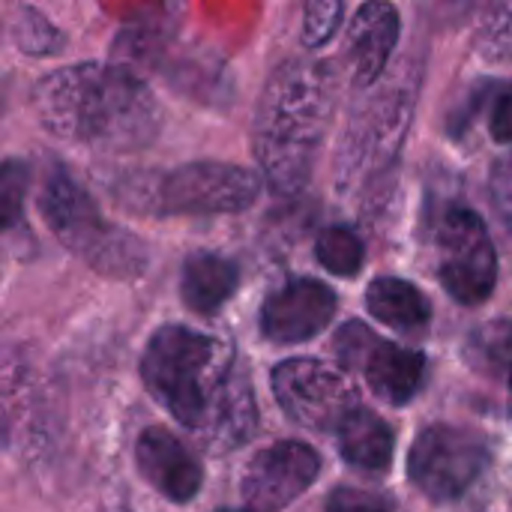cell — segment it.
<instances>
[{
	"mask_svg": "<svg viewBox=\"0 0 512 512\" xmlns=\"http://www.w3.org/2000/svg\"><path fill=\"white\" fill-rule=\"evenodd\" d=\"M321 459L300 441H279L258 453L243 477V498L255 512H279L297 501L318 477Z\"/></svg>",
	"mask_w": 512,
	"mask_h": 512,
	"instance_id": "obj_9",
	"label": "cell"
},
{
	"mask_svg": "<svg viewBox=\"0 0 512 512\" xmlns=\"http://www.w3.org/2000/svg\"><path fill=\"white\" fill-rule=\"evenodd\" d=\"M15 36H18V45L21 51H30V54H45V51H54V45L60 42V36L54 33V27L48 21H42L36 12H21V24L15 27Z\"/></svg>",
	"mask_w": 512,
	"mask_h": 512,
	"instance_id": "obj_21",
	"label": "cell"
},
{
	"mask_svg": "<svg viewBox=\"0 0 512 512\" xmlns=\"http://www.w3.org/2000/svg\"><path fill=\"white\" fill-rule=\"evenodd\" d=\"M366 306L381 324H387L399 333H420L432 321V306H429L426 294L417 285H411L405 279H393V276L375 279L369 285Z\"/></svg>",
	"mask_w": 512,
	"mask_h": 512,
	"instance_id": "obj_14",
	"label": "cell"
},
{
	"mask_svg": "<svg viewBox=\"0 0 512 512\" xmlns=\"http://www.w3.org/2000/svg\"><path fill=\"white\" fill-rule=\"evenodd\" d=\"M315 255H318V261L330 273H336V276H354L363 267L366 249H363V240L351 228L333 225V228H324L318 234Z\"/></svg>",
	"mask_w": 512,
	"mask_h": 512,
	"instance_id": "obj_18",
	"label": "cell"
},
{
	"mask_svg": "<svg viewBox=\"0 0 512 512\" xmlns=\"http://www.w3.org/2000/svg\"><path fill=\"white\" fill-rule=\"evenodd\" d=\"M273 393L279 408L306 429L330 432L357 411L354 387L342 372L318 360H288L273 372Z\"/></svg>",
	"mask_w": 512,
	"mask_h": 512,
	"instance_id": "obj_8",
	"label": "cell"
},
{
	"mask_svg": "<svg viewBox=\"0 0 512 512\" xmlns=\"http://www.w3.org/2000/svg\"><path fill=\"white\" fill-rule=\"evenodd\" d=\"M39 123L66 141L102 150H141L159 132V105L126 66L75 63L36 81Z\"/></svg>",
	"mask_w": 512,
	"mask_h": 512,
	"instance_id": "obj_2",
	"label": "cell"
},
{
	"mask_svg": "<svg viewBox=\"0 0 512 512\" xmlns=\"http://www.w3.org/2000/svg\"><path fill=\"white\" fill-rule=\"evenodd\" d=\"M369 387L375 396H381L390 405H405L417 396L423 375H426V357L420 351L393 345V342H375L369 354L360 363Z\"/></svg>",
	"mask_w": 512,
	"mask_h": 512,
	"instance_id": "obj_13",
	"label": "cell"
},
{
	"mask_svg": "<svg viewBox=\"0 0 512 512\" xmlns=\"http://www.w3.org/2000/svg\"><path fill=\"white\" fill-rule=\"evenodd\" d=\"M333 93V72L306 57L276 66L267 78L255 114V156L273 192L294 195L309 183L330 126Z\"/></svg>",
	"mask_w": 512,
	"mask_h": 512,
	"instance_id": "obj_3",
	"label": "cell"
},
{
	"mask_svg": "<svg viewBox=\"0 0 512 512\" xmlns=\"http://www.w3.org/2000/svg\"><path fill=\"white\" fill-rule=\"evenodd\" d=\"M135 459H138L141 477L174 504L192 501L204 483V471L198 459L168 429H159V426L147 429L138 438Z\"/></svg>",
	"mask_w": 512,
	"mask_h": 512,
	"instance_id": "obj_11",
	"label": "cell"
},
{
	"mask_svg": "<svg viewBox=\"0 0 512 512\" xmlns=\"http://www.w3.org/2000/svg\"><path fill=\"white\" fill-rule=\"evenodd\" d=\"M489 129H492V138L501 141V144H512V84H507L495 105H492V120H489Z\"/></svg>",
	"mask_w": 512,
	"mask_h": 512,
	"instance_id": "obj_25",
	"label": "cell"
},
{
	"mask_svg": "<svg viewBox=\"0 0 512 512\" xmlns=\"http://www.w3.org/2000/svg\"><path fill=\"white\" fill-rule=\"evenodd\" d=\"M339 450L348 465L369 474H381L393 462V432L378 414L357 408L339 426Z\"/></svg>",
	"mask_w": 512,
	"mask_h": 512,
	"instance_id": "obj_15",
	"label": "cell"
},
{
	"mask_svg": "<svg viewBox=\"0 0 512 512\" xmlns=\"http://www.w3.org/2000/svg\"><path fill=\"white\" fill-rule=\"evenodd\" d=\"M327 512H393V501L366 489H336L327 501Z\"/></svg>",
	"mask_w": 512,
	"mask_h": 512,
	"instance_id": "obj_22",
	"label": "cell"
},
{
	"mask_svg": "<svg viewBox=\"0 0 512 512\" xmlns=\"http://www.w3.org/2000/svg\"><path fill=\"white\" fill-rule=\"evenodd\" d=\"M375 342H378V336H375L366 324L348 321V324L336 333V354H339L342 366L360 369L363 357L369 354V348H372Z\"/></svg>",
	"mask_w": 512,
	"mask_h": 512,
	"instance_id": "obj_20",
	"label": "cell"
},
{
	"mask_svg": "<svg viewBox=\"0 0 512 512\" xmlns=\"http://www.w3.org/2000/svg\"><path fill=\"white\" fill-rule=\"evenodd\" d=\"M39 210L54 237L81 255L93 270L108 276H135L147 267V252L138 237L108 225L90 195L63 168H54L45 177Z\"/></svg>",
	"mask_w": 512,
	"mask_h": 512,
	"instance_id": "obj_4",
	"label": "cell"
},
{
	"mask_svg": "<svg viewBox=\"0 0 512 512\" xmlns=\"http://www.w3.org/2000/svg\"><path fill=\"white\" fill-rule=\"evenodd\" d=\"M141 378L177 423L216 444H237L255 429L252 390L231 372V351L213 336L168 324L153 333Z\"/></svg>",
	"mask_w": 512,
	"mask_h": 512,
	"instance_id": "obj_1",
	"label": "cell"
},
{
	"mask_svg": "<svg viewBox=\"0 0 512 512\" xmlns=\"http://www.w3.org/2000/svg\"><path fill=\"white\" fill-rule=\"evenodd\" d=\"M336 306V294L324 282L291 279L267 297L261 309V333L279 345L306 342L333 321Z\"/></svg>",
	"mask_w": 512,
	"mask_h": 512,
	"instance_id": "obj_10",
	"label": "cell"
},
{
	"mask_svg": "<svg viewBox=\"0 0 512 512\" xmlns=\"http://www.w3.org/2000/svg\"><path fill=\"white\" fill-rule=\"evenodd\" d=\"M435 270L447 294L462 306H477L495 291V243L474 210L453 207L441 216L435 228Z\"/></svg>",
	"mask_w": 512,
	"mask_h": 512,
	"instance_id": "obj_5",
	"label": "cell"
},
{
	"mask_svg": "<svg viewBox=\"0 0 512 512\" xmlns=\"http://www.w3.org/2000/svg\"><path fill=\"white\" fill-rule=\"evenodd\" d=\"M486 462L489 447L477 432L441 423L417 435L408 456V474L426 498L456 501L477 483Z\"/></svg>",
	"mask_w": 512,
	"mask_h": 512,
	"instance_id": "obj_7",
	"label": "cell"
},
{
	"mask_svg": "<svg viewBox=\"0 0 512 512\" xmlns=\"http://www.w3.org/2000/svg\"><path fill=\"white\" fill-rule=\"evenodd\" d=\"M27 165H18V162H6L3 168V216H6V225H12L18 219V204L24 198V186H27Z\"/></svg>",
	"mask_w": 512,
	"mask_h": 512,
	"instance_id": "obj_23",
	"label": "cell"
},
{
	"mask_svg": "<svg viewBox=\"0 0 512 512\" xmlns=\"http://www.w3.org/2000/svg\"><path fill=\"white\" fill-rule=\"evenodd\" d=\"M465 357L474 372L512 387V321H489L474 330Z\"/></svg>",
	"mask_w": 512,
	"mask_h": 512,
	"instance_id": "obj_17",
	"label": "cell"
},
{
	"mask_svg": "<svg viewBox=\"0 0 512 512\" xmlns=\"http://www.w3.org/2000/svg\"><path fill=\"white\" fill-rule=\"evenodd\" d=\"M261 195V180L240 165L228 162H189L156 180L150 189L159 213L177 216H213L240 213Z\"/></svg>",
	"mask_w": 512,
	"mask_h": 512,
	"instance_id": "obj_6",
	"label": "cell"
},
{
	"mask_svg": "<svg viewBox=\"0 0 512 512\" xmlns=\"http://www.w3.org/2000/svg\"><path fill=\"white\" fill-rule=\"evenodd\" d=\"M342 21V0H306L303 9V45L321 48Z\"/></svg>",
	"mask_w": 512,
	"mask_h": 512,
	"instance_id": "obj_19",
	"label": "cell"
},
{
	"mask_svg": "<svg viewBox=\"0 0 512 512\" xmlns=\"http://www.w3.org/2000/svg\"><path fill=\"white\" fill-rule=\"evenodd\" d=\"M399 27V12L387 0H369L357 9L345 36V57L360 87L375 84L387 69L399 42Z\"/></svg>",
	"mask_w": 512,
	"mask_h": 512,
	"instance_id": "obj_12",
	"label": "cell"
},
{
	"mask_svg": "<svg viewBox=\"0 0 512 512\" xmlns=\"http://www.w3.org/2000/svg\"><path fill=\"white\" fill-rule=\"evenodd\" d=\"M492 204L498 216L512 228V153L492 171Z\"/></svg>",
	"mask_w": 512,
	"mask_h": 512,
	"instance_id": "obj_24",
	"label": "cell"
},
{
	"mask_svg": "<svg viewBox=\"0 0 512 512\" xmlns=\"http://www.w3.org/2000/svg\"><path fill=\"white\" fill-rule=\"evenodd\" d=\"M222 512H243V510H222Z\"/></svg>",
	"mask_w": 512,
	"mask_h": 512,
	"instance_id": "obj_26",
	"label": "cell"
},
{
	"mask_svg": "<svg viewBox=\"0 0 512 512\" xmlns=\"http://www.w3.org/2000/svg\"><path fill=\"white\" fill-rule=\"evenodd\" d=\"M234 288H237V267L219 255L201 252L183 264V279H180L183 303L198 315H213L216 309H222L225 300L234 294Z\"/></svg>",
	"mask_w": 512,
	"mask_h": 512,
	"instance_id": "obj_16",
	"label": "cell"
}]
</instances>
